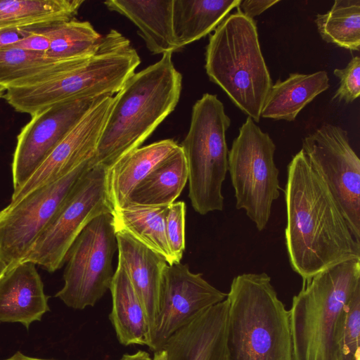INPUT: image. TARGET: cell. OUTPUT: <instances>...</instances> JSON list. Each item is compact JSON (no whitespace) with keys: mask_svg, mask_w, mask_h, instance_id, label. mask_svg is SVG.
Instances as JSON below:
<instances>
[{"mask_svg":"<svg viewBox=\"0 0 360 360\" xmlns=\"http://www.w3.org/2000/svg\"><path fill=\"white\" fill-rule=\"evenodd\" d=\"M25 34L23 29L0 30V49L15 44Z\"/></svg>","mask_w":360,"mask_h":360,"instance_id":"e575fe53","label":"cell"},{"mask_svg":"<svg viewBox=\"0 0 360 360\" xmlns=\"http://www.w3.org/2000/svg\"><path fill=\"white\" fill-rule=\"evenodd\" d=\"M48 300L35 264L21 262L0 278V322L20 323L29 329L50 310Z\"/></svg>","mask_w":360,"mask_h":360,"instance_id":"e0dca14e","label":"cell"},{"mask_svg":"<svg viewBox=\"0 0 360 360\" xmlns=\"http://www.w3.org/2000/svg\"><path fill=\"white\" fill-rule=\"evenodd\" d=\"M359 286L360 258L337 263L303 280L289 310L293 360H345V308Z\"/></svg>","mask_w":360,"mask_h":360,"instance_id":"3957f363","label":"cell"},{"mask_svg":"<svg viewBox=\"0 0 360 360\" xmlns=\"http://www.w3.org/2000/svg\"><path fill=\"white\" fill-rule=\"evenodd\" d=\"M4 360H49V359L33 358V357L27 356L20 352H17L11 357L4 359Z\"/></svg>","mask_w":360,"mask_h":360,"instance_id":"8d00e7d4","label":"cell"},{"mask_svg":"<svg viewBox=\"0 0 360 360\" xmlns=\"http://www.w3.org/2000/svg\"><path fill=\"white\" fill-rule=\"evenodd\" d=\"M226 300L229 360H293L290 312L266 273L234 277Z\"/></svg>","mask_w":360,"mask_h":360,"instance_id":"277c9868","label":"cell"},{"mask_svg":"<svg viewBox=\"0 0 360 360\" xmlns=\"http://www.w3.org/2000/svg\"><path fill=\"white\" fill-rule=\"evenodd\" d=\"M116 248L112 213L94 218L70 248L65 257L64 285L55 296L74 309L94 306L110 289Z\"/></svg>","mask_w":360,"mask_h":360,"instance_id":"30bf717a","label":"cell"},{"mask_svg":"<svg viewBox=\"0 0 360 360\" xmlns=\"http://www.w3.org/2000/svg\"><path fill=\"white\" fill-rule=\"evenodd\" d=\"M326 42L350 51L360 49V0H336L326 13L315 19Z\"/></svg>","mask_w":360,"mask_h":360,"instance_id":"f1b7e54d","label":"cell"},{"mask_svg":"<svg viewBox=\"0 0 360 360\" xmlns=\"http://www.w3.org/2000/svg\"><path fill=\"white\" fill-rule=\"evenodd\" d=\"M106 169L91 165L80 176L21 262H31L51 273L63 266L70 248L85 226L98 216L112 212L105 191Z\"/></svg>","mask_w":360,"mask_h":360,"instance_id":"9c48e42d","label":"cell"},{"mask_svg":"<svg viewBox=\"0 0 360 360\" xmlns=\"http://www.w3.org/2000/svg\"><path fill=\"white\" fill-rule=\"evenodd\" d=\"M116 240L118 263L126 271L144 308L150 334L158 312L162 275L168 264L125 232L116 231Z\"/></svg>","mask_w":360,"mask_h":360,"instance_id":"ac0fdd59","label":"cell"},{"mask_svg":"<svg viewBox=\"0 0 360 360\" xmlns=\"http://www.w3.org/2000/svg\"><path fill=\"white\" fill-rule=\"evenodd\" d=\"M89 58L58 60L43 53L8 46L0 49V85L7 89L46 82L77 67Z\"/></svg>","mask_w":360,"mask_h":360,"instance_id":"7402d4cb","label":"cell"},{"mask_svg":"<svg viewBox=\"0 0 360 360\" xmlns=\"http://www.w3.org/2000/svg\"><path fill=\"white\" fill-rule=\"evenodd\" d=\"M8 266L0 257V278L7 271Z\"/></svg>","mask_w":360,"mask_h":360,"instance_id":"f35d334b","label":"cell"},{"mask_svg":"<svg viewBox=\"0 0 360 360\" xmlns=\"http://www.w3.org/2000/svg\"><path fill=\"white\" fill-rule=\"evenodd\" d=\"M240 0H173V31L179 50L213 32Z\"/></svg>","mask_w":360,"mask_h":360,"instance_id":"cb8c5ba5","label":"cell"},{"mask_svg":"<svg viewBox=\"0 0 360 360\" xmlns=\"http://www.w3.org/2000/svg\"><path fill=\"white\" fill-rule=\"evenodd\" d=\"M231 125L217 95L204 94L192 108L188 131L180 147L188 167V198L200 214L224 208L222 184L228 172L226 132Z\"/></svg>","mask_w":360,"mask_h":360,"instance_id":"52a82bcc","label":"cell"},{"mask_svg":"<svg viewBox=\"0 0 360 360\" xmlns=\"http://www.w3.org/2000/svg\"><path fill=\"white\" fill-rule=\"evenodd\" d=\"M84 0H0V30L74 19Z\"/></svg>","mask_w":360,"mask_h":360,"instance_id":"83f0119b","label":"cell"},{"mask_svg":"<svg viewBox=\"0 0 360 360\" xmlns=\"http://www.w3.org/2000/svg\"><path fill=\"white\" fill-rule=\"evenodd\" d=\"M227 313L226 298L175 333L162 348L166 360H229L226 345Z\"/></svg>","mask_w":360,"mask_h":360,"instance_id":"2e32d148","label":"cell"},{"mask_svg":"<svg viewBox=\"0 0 360 360\" xmlns=\"http://www.w3.org/2000/svg\"><path fill=\"white\" fill-rule=\"evenodd\" d=\"M172 53L134 73L110 112L91 165L108 169L129 152L139 148L174 110L181 95L182 76Z\"/></svg>","mask_w":360,"mask_h":360,"instance_id":"7a4b0ae2","label":"cell"},{"mask_svg":"<svg viewBox=\"0 0 360 360\" xmlns=\"http://www.w3.org/2000/svg\"><path fill=\"white\" fill-rule=\"evenodd\" d=\"M334 75L340 79L333 99L352 103L360 95V58L356 56L342 69H335Z\"/></svg>","mask_w":360,"mask_h":360,"instance_id":"1f68e13d","label":"cell"},{"mask_svg":"<svg viewBox=\"0 0 360 360\" xmlns=\"http://www.w3.org/2000/svg\"><path fill=\"white\" fill-rule=\"evenodd\" d=\"M213 32L205 51V68L210 80L243 113L259 122L273 83L255 21L237 10Z\"/></svg>","mask_w":360,"mask_h":360,"instance_id":"8992f818","label":"cell"},{"mask_svg":"<svg viewBox=\"0 0 360 360\" xmlns=\"http://www.w3.org/2000/svg\"><path fill=\"white\" fill-rule=\"evenodd\" d=\"M109 290L112 295L109 319L120 343L148 347L150 326L146 311L126 271L119 263Z\"/></svg>","mask_w":360,"mask_h":360,"instance_id":"44dd1931","label":"cell"},{"mask_svg":"<svg viewBox=\"0 0 360 360\" xmlns=\"http://www.w3.org/2000/svg\"><path fill=\"white\" fill-rule=\"evenodd\" d=\"M275 151L276 145L269 134L248 117L228 153L236 207L244 210L259 231L266 228L272 204L281 189Z\"/></svg>","mask_w":360,"mask_h":360,"instance_id":"ba28073f","label":"cell"},{"mask_svg":"<svg viewBox=\"0 0 360 360\" xmlns=\"http://www.w3.org/2000/svg\"><path fill=\"white\" fill-rule=\"evenodd\" d=\"M168 206L127 204L112 210L116 231H123L163 257L169 265L176 264L165 231Z\"/></svg>","mask_w":360,"mask_h":360,"instance_id":"d4e9b609","label":"cell"},{"mask_svg":"<svg viewBox=\"0 0 360 360\" xmlns=\"http://www.w3.org/2000/svg\"><path fill=\"white\" fill-rule=\"evenodd\" d=\"M187 181V163L179 146L135 188L127 204L169 206L180 195Z\"/></svg>","mask_w":360,"mask_h":360,"instance_id":"484cf974","label":"cell"},{"mask_svg":"<svg viewBox=\"0 0 360 360\" xmlns=\"http://www.w3.org/2000/svg\"><path fill=\"white\" fill-rule=\"evenodd\" d=\"M302 150L323 179L360 243V160L347 132L325 124L302 139Z\"/></svg>","mask_w":360,"mask_h":360,"instance_id":"8fae6325","label":"cell"},{"mask_svg":"<svg viewBox=\"0 0 360 360\" xmlns=\"http://www.w3.org/2000/svg\"><path fill=\"white\" fill-rule=\"evenodd\" d=\"M104 4L137 27L138 34L153 54L179 50L173 31V0H108Z\"/></svg>","mask_w":360,"mask_h":360,"instance_id":"ffe728a7","label":"cell"},{"mask_svg":"<svg viewBox=\"0 0 360 360\" xmlns=\"http://www.w3.org/2000/svg\"><path fill=\"white\" fill-rule=\"evenodd\" d=\"M102 97L59 103L31 116V120L17 138L12 162L13 192L31 176L55 147Z\"/></svg>","mask_w":360,"mask_h":360,"instance_id":"5bb4252c","label":"cell"},{"mask_svg":"<svg viewBox=\"0 0 360 360\" xmlns=\"http://www.w3.org/2000/svg\"><path fill=\"white\" fill-rule=\"evenodd\" d=\"M186 204L174 202L167 207L165 217V231L168 244L176 262L180 263L185 250Z\"/></svg>","mask_w":360,"mask_h":360,"instance_id":"4dcf8cb0","label":"cell"},{"mask_svg":"<svg viewBox=\"0 0 360 360\" xmlns=\"http://www.w3.org/2000/svg\"><path fill=\"white\" fill-rule=\"evenodd\" d=\"M6 89L4 86H1V85H0V97H1L2 96H4V94L5 91H6Z\"/></svg>","mask_w":360,"mask_h":360,"instance_id":"ab89813d","label":"cell"},{"mask_svg":"<svg viewBox=\"0 0 360 360\" xmlns=\"http://www.w3.org/2000/svg\"><path fill=\"white\" fill-rule=\"evenodd\" d=\"M140 63L130 41L112 29L103 36L96 51L81 65L46 82L7 89L4 98L15 110L32 116L59 103L114 96Z\"/></svg>","mask_w":360,"mask_h":360,"instance_id":"5b68a950","label":"cell"},{"mask_svg":"<svg viewBox=\"0 0 360 360\" xmlns=\"http://www.w3.org/2000/svg\"><path fill=\"white\" fill-rule=\"evenodd\" d=\"M91 160L57 181L34 190L13 206L0 210V257L8 269L25 258L77 180L91 167Z\"/></svg>","mask_w":360,"mask_h":360,"instance_id":"7c38bea8","label":"cell"},{"mask_svg":"<svg viewBox=\"0 0 360 360\" xmlns=\"http://www.w3.org/2000/svg\"><path fill=\"white\" fill-rule=\"evenodd\" d=\"M153 360H166V353L164 349L154 352Z\"/></svg>","mask_w":360,"mask_h":360,"instance_id":"74e56055","label":"cell"},{"mask_svg":"<svg viewBox=\"0 0 360 360\" xmlns=\"http://www.w3.org/2000/svg\"><path fill=\"white\" fill-rule=\"evenodd\" d=\"M23 30L26 32L25 35L10 46L31 52L46 53L50 46L49 38L42 34L27 28Z\"/></svg>","mask_w":360,"mask_h":360,"instance_id":"d6a6232c","label":"cell"},{"mask_svg":"<svg viewBox=\"0 0 360 360\" xmlns=\"http://www.w3.org/2000/svg\"><path fill=\"white\" fill-rule=\"evenodd\" d=\"M329 86L328 73L324 70L310 74L291 73L285 80L278 79L271 86L261 117L293 121L307 104Z\"/></svg>","mask_w":360,"mask_h":360,"instance_id":"603a6c76","label":"cell"},{"mask_svg":"<svg viewBox=\"0 0 360 360\" xmlns=\"http://www.w3.org/2000/svg\"><path fill=\"white\" fill-rule=\"evenodd\" d=\"M120 360H153V357L147 352L139 350L133 354H124Z\"/></svg>","mask_w":360,"mask_h":360,"instance_id":"d590c367","label":"cell"},{"mask_svg":"<svg viewBox=\"0 0 360 360\" xmlns=\"http://www.w3.org/2000/svg\"><path fill=\"white\" fill-rule=\"evenodd\" d=\"M287 169L285 243L292 270L303 281L337 263L360 258V243L302 149Z\"/></svg>","mask_w":360,"mask_h":360,"instance_id":"6da1fadb","label":"cell"},{"mask_svg":"<svg viewBox=\"0 0 360 360\" xmlns=\"http://www.w3.org/2000/svg\"><path fill=\"white\" fill-rule=\"evenodd\" d=\"M226 297L227 293L209 283L201 273L191 272L188 265L168 264L162 275L158 312L148 347L154 352L162 349L175 333Z\"/></svg>","mask_w":360,"mask_h":360,"instance_id":"4fadbf2b","label":"cell"},{"mask_svg":"<svg viewBox=\"0 0 360 360\" xmlns=\"http://www.w3.org/2000/svg\"><path fill=\"white\" fill-rule=\"evenodd\" d=\"M173 139H164L137 148L106 169L105 191L112 210L124 207L135 188L178 148Z\"/></svg>","mask_w":360,"mask_h":360,"instance_id":"d6986e66","label":"cell"},{"mask_svg":"<svg viewBox=\"0 0 360 360\" xmlns=\"http://www.w3.org/2000/svg\"><path fill=\"white\" fill-rule=\"evenodd\" d=\"M343 346L345 360H360V286L356 289L346 305Z\"/></svg>","mask_w":360,"mask_h":360,"instance_id":"f546056e","label":"cell"},{"mask_svg":"<svg viewBox=\"0 0 360 360\" xmlns=\"http://www.w3.org/2000/svg\"><path fill=\"white\" fill-rule=\"evenodd\" d=\"M278 2L279 0H240L237 10L244 15L253 19Z\"/></svg>","mask_w":360,"mask_h":360,"instance_id":"836d02e7","label":"cell"},{"mask_svg":"<svg viewBox=\"0 0 360 360\" xmlns=\"http://www.w3.org/2000/svg\"><path fill=\"white\" fill-rule=\"evenodd\" d=\"M49 38L50 46L45 53L58 60H77L92 56L99 47L103 35L88 21L75 18L27 27Z\"/></svg>","mask_w":360,"mask_h":360,"instance_id":"4316f807","label":"cell"},{"mask_svg":"<svg viewBox=\"0 0 360 360\" xmlns=\"http://www.w3.org/2000/svg\"><path fill=\"white\" fill-rule=\"evenodd\" d=\"M115 96L99 99L55 147L31 176L15 192L7 207L18 203L34 190L51 184L91 160L110 112Z\"/></svg>","mask_w":360,"mask_h":360,"instance_id":"9a60e30c","label":"cell"}]
</instances>
